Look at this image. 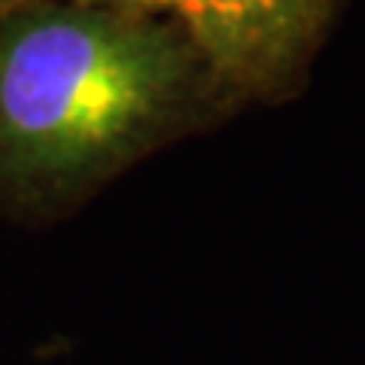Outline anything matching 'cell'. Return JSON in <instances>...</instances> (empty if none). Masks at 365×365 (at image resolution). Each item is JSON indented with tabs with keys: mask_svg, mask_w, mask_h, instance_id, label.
Instances as JSON below:
<instances>
[{
	"mask_svg": "<svg viewBox=\"0 0 365 365\" xmlns=\"http://www.w3.org/2000/svg\"><path fill=\"white\" fill-rule=\"evenodd\" d=\"M237 101L177 25L86 0L0 16V182L76 201Z\"/></svg>",
	"mask_w": 365,
	"mask_h": 365,
	"instance_id": "cell-1",
	"label": "cell"
},
{
	"mask_svg": "<svg viewBox=\"0 0 365 365\" xmlns=\"http://www.w3.org/2000/svg\"><path fill=\"white\" fill-rule=\"evenodd\" d=\"M16 4V0H9ZM177 25L235 98L277 101L304 83L335 0H86Z\"/></svg>",
	"mask_w": 365,
	"mask_h": 365,
	"instance_id": "cell-2",
	"label": "cell"
},
{
	"mask_svg": "<svg viewBox=\"0 0 365 365\" xmlns=\"http://www.w3.org/2000/svg\"><path fill=\"white\" fill-rule=\"evenodd\" d=\"M6 6H9V0H0V16L6 13Z\"/></svg>",
	"mask_w": 365,
	"mask_h": 365,
	"instance_id": "cell-3",
	"label": "cell"
}]
</instances>
